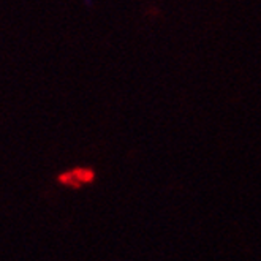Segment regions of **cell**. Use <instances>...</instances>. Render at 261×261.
I'll use <instances>...</instances> for the list:
<instances>
[{
	"label": "cell",
	"instance_id": "1",
	"mask_svg": "<svg viewBox=\"0 0 261 261\" xmlns=\"http://www.w3.org/2000/svg\"><path fill=\"white\" fill-rule=\"evenodd\" d=\"M59 180L68 187L78 189V187L84 186V184H89L94 180V173L87 170V168H76V170H71L65 174H62L59 177Z\"/></svg>",
	"mask_w": 261,
	"mask_h": 261
}]
</instances>
